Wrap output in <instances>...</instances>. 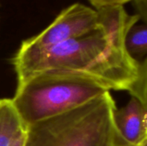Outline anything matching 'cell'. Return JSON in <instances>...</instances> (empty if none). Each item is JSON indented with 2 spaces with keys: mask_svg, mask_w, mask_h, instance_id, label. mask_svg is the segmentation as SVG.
<instances>
[{
  "mask_svg": "<svg viewBox=\"0 0 147 146\" xmlns=\"http://www.w3.org/2000/svg\"><path fill=\"white\" fill-rule=\"evenodd\" d=\"M131 1L133 0H89V2L92 4V6L95 8L96 11L113 6H124V4Z\"/></svg>",
  "mask_w": 147,
  "mask_h": 146,
  "instance_id": "obj_8",
  "label": "cell"
},
{
  "mask_svg": "<svg viewBox=\"0 0 147 146\" xmlns=\"http://www.w3.org/2000/svg\"><path fill=\"white\" fill-rule=\"evenodd\" d=\"M101 28L77 39L56 45L40 53L12 58L17 82L43 71L71 72L89 77L110 90L131 92L147 62L137 64L127 53L124 37L127 29L141 20L118 5L98 10Z\"/></svg>",
  "mask_w": 147,
  "mask_h": 146,
  "instance_id": "obj_1",
  "label": "cell"
},
{
  "mask_svg": "<svg viewBox=\"0 0 147 146\" xmlns=\"http://www.w3.org/2000/svg\"><path fill=\"white\" fill-rule=\"evenodd\" d=\"M101 27L96 9L82 3H73L64 9L40 34L23 40L13 58L24 59L36 55L60 43L88 34Z\"/></svg>",
  "mask_w": 147,
  "mask_h": 146,
  "instance_id": "obj_4",
  "label": "cell"
},
{
  "mask_svg": "<svg viewBox=\"0 0 147 146\" xmlns=\"http://www.w3.org/2000/svg\"><path fill=\"white\" fill-rule=\"evenodd\" d=\"M11 99L0 100V146H10L16 136L25 129Z\"/></svg>",
  "mask_w": 147,
  "mask_h": 146,
  "instance_id": "obj_6",
  "label": "cell"
},
{
  "mask_svg": "<svg viewBox=\"0 0 147 146\" xmlns=\"http://www.w3.org/2000/svg\"><path fill=\"white\" fill-rule=\"evenodd\" d=\"M124 47L128 56L137 64L147 62V28L146 23L136 22L126 32Z\"/></svg>",
  "mask_w": 147,
  "mask_h": 146,
  "instance_id": "obj_7",
  "label": "cell"
},
{
  "mask_svg": "<svg viewBox=\"0 0 147 146\" xmlns=\"http://www.w3.org/2000/svg\"><path fill=\"white\" fill-rule=\"evenodd\" d=\"M114 124L119 134L129 144L140 145L147 140V107L131 96L127 105L115 108Z\"/></svg>",
  "mask_w": 147,
  "mask_h": 146,
  "instance_id": "obj_5",
  "label": "cell"
},
{
  "mask_svg": "<svg viewBox=\"0 0 147 146\" xmlns=\"http://www.w3.org/2000/svg\"><path fill=\"white\" fill-rule=\"evenodd\" d=\"M107 92L108 89L84 75L43 71L18 81L11 102L28 126L78 108Z\"/></svg>",
  "mask_w": 147,
  "mask_h": 146,
  "instance_id": "obj_2",
  "label": "cell"
},
{
  "mask_svg": "<svg viewBox=\"0 0 147 146\" xmlns=\"http://www.w3.org/2000/svg\"><path fill=\"white\" fill-rule=\"evenodd\" d=\"M110 92L54 117L26 126L22 146H108L117 134Z\"/></svg>",
  "mask_w": 147,
  "mask_h": 146,
  "instance_id": "obj_3",
  "label": "cell"
},
{
  "mask_svg": "<svg viewBox=\"0 0 147 146\" xmlns=\"http://www.w3.org/2000/svg\"><path fill=\"white\" fill-rule=\"evenodd\" d=\"M25 130H26V127L25 129L21 132L17 136L16 138L15 139V140L12 142L11 145L10 146H22L23 145V142H24V138H25Z\"/></svg>",
  "mask_w": 147,
  "mask_h": 146,
  "instance_id": "obj_11",
  "label": "cell"
},
{
  "mask_svg": "<svg viewBox=\"0 0 147 146\" xmlns=\"http://www.w3.org/2000/svg\"><path fill=\"white\" fill-rule=\"evenodd\" d=\"M135 3V6L137 7L141 20L144 21V22H146L147 17V0H133Z\"/></svg>",
  "mask_w": 147,
  "mask_h": 146,
  "instance_id": "obj_9",
  "label": "cell"
},
{
  "mask_svg": "<svg viewBox=\"0 0 147 146\" xmlns=\"http://www.w3.org/2000/svg\"><path fill=\"white\" fill-rule=\"evenodd\" d=\"M108 146H135V145H131V144H129V143H127L120 134H119V133H117V134H116V136L115 137V139H114V140ZM138 146H147V140L146 141H145V142H143L140 145H138Z\"/></svg>",
  "mask_w": 147,
  "mask_h": 146,
  "instance_id": "obj_10",
  "label": "cell"
}]
</instances>
